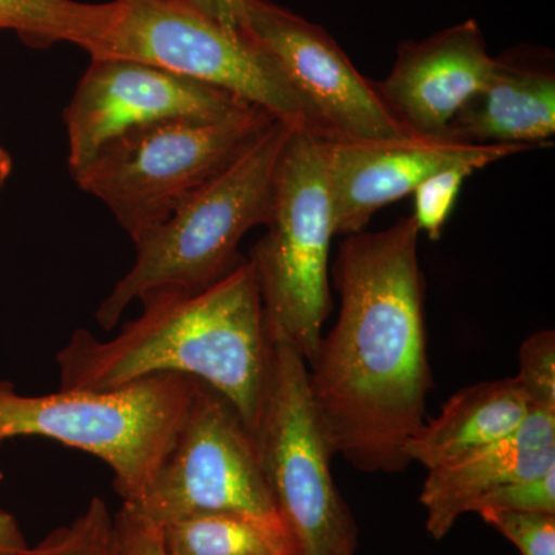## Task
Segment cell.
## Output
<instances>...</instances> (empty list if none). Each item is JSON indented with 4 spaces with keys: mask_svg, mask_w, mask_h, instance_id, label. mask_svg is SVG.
<instances>
[{
    "mask_svg": "<svg viewBox=\"0 0 555 555\" xmlns=\"http://www.w3.org/2000/svg\"><path fill=\"white\" fill-rule=\"evenodd\" d=\"M414 218L346 236L332 266L337 323L308 364L334 454L361 473H403L434 387Z\"/></svg>",
    "mask_w": 555,
    "mask_h": 555,
    "instance_id": "6da1fadb",
    "label": "cell"
},
{
    "mask_svg": "<svg viewBox=\"0 0 555 555\" xmlns=\"http://www.w3.org/2000/svg\"><path fill=\"white\" fill-rule=\"evenodd\" d=\"M141 315L109 339L78 328L56 356L60 389H116L159 374L214 387L255 434L270 374V338L257 278L241 259L210 286L142 295Z\"/></svg>",
    "mask_w": 555,
    "mask_h": 555,
    "instance_id": "7a4b0ae2",
    "label": "cell"
},
{
    "mask_svg": "<svg viewBox=\"0 0 555 555\" xmlns=\"http://www.w3.org/2000/svg\"><path fill=\"white\" fill-rule=\"evenodd\" d=\"M294 130L275 120L163 224L133 241V266L96 310L102 328L112 331L131 302L150 291H198L238 264L241 240L248 230L268 224L278 160Z\"/></svg>",
    "mask_w": 555,
    "mask_h": 555,
    "instance_id": "3957f363",
    "label": "cell"
},
{
    "mask_svg": "<svg viewBox=\"0 0 555 555\" xmlns=\"http://www.w3.org/2000/svg\"><path fill=\"white\" fill-rule=\"evenodd\" d=\"M198 386L188 375L159 374L116 389L25 396L0 379V443L46 437L96 456L122 503L133 505L170 454Z\"/></svg>",
    "mask_w": 555,
    "mask_h": 555,
    "instance_id": "277c9868",
    "label": "cell"
},
{
    "mask_svg": "<svg viewBox=\"0 0 555 555\" xmlns=\"http://www.w3.org/2000/svg\"><path fill=\"white\" fill-rule=\"evenodd\" d=\"M323 141L292 131L278 160L268 233L248 258L269 337L287 339L306 364L334 308L328 254L335 230Z\"/></svg>",
    "mask_w": 555,
    "mask_h": 555,
    "instance_id": "5b68a950",
    "label": "cell"
},
{
    "mask_svg": "<svg viewBox=\"0 0 555 555\" xmlns=\"http://www.w3.org/2000/svg\"><path fill=\"white\" fill-rule=\"evenodd\" d=\"M275 120L250 105L217 120L152 124L109 142L73 178L137 241L163 224Z\"/></svg>",
    "mask_w": 555,
    "mask_h": 555,
    "instance_id": "8992f818",
    "label": "cell"
},
{
    "mask_svg": "<svg viewBox=\"0 0 555 555\" xmlns=\"http://www.w3.org/2000/svg\"><path fill=\"white\" fill-rule=\"evenodd\" d=\"M112 24L91 60L118 57L229 91L292 129L331 141L280 69L241 33L193 0H115Z\"/></svg>",
    "mask_w": 555,
    "mask_h": 555,
    "instance_id": "52a82bcc",
    "label": "cell"
},
{
    "mask_svg": "<svg viewBox=\"0 0 555 555\" xmlns=\"http://www.w3.org/2000/svg\"><path fill=\"white\" fill-rule=\"evenodd\" d=\"M270 338V374L257 438L262 473L295 555H353L357 525L339 494L335 454L310 397L308 364Z\"/></svg>",
    "mask_w": 555,
    "mask_h": 555,
    "instance_id": "ba28073f",
    "label": "cell"
},
{
    "mask_svg": "<svg viewBox=\"0 0 555 555\" xmlns=\"http://www.w3.org/2000/svg\"><path fill=\"white\" fill-rule=\"evenodd\" d=\"M127 506L156 526L206 514L246 518L294 550L262 473L257 438L228 398L203 382L158 476Z\"/></svg>",
    "mask_w": 555,
    "mask_h": 555,
    "instance_id": "9c48e42d",
    "label": "cell"
},
{
    "mask_svg": "<svg viewBox=\"0 0 555 555\" xmlns=\"http://www.w3.org/2000/svg\"><path fill=\"white\" fill-rule=\"evenodd\" d=\"M236 27L272 61L331 141L409 137L326 30L269 0H240Z\"/></svg>",
    "mask_w": 555,
    "mask_h": 555,
    "instance_id": "30bf717a",
    "label": "cell"
},
{
    "mask_svg": "<svg viewBox=\"0 0 555 555\" xmlns=\"http://www.w3.org/2000/svg\"><path fill=\"white\" fill-rule=\"evenodd\" d=\"M250 107L229 91L144 62L102 57L65 108L68 167L83 169L105 145L127 131L173 119L217 120Z\"/></svg>",
    "mask_w": 555,
    "mask_h": 555,
    "instance_id": "8fae6325",
    "label": "cell"
},
{
    "mask_svg": "<svg viewBox=\"0 0 555 555\" xmlns=\"http://www.w3.org/2000/svg\"><path fill=\"white\" fill-rule=\"evenodd\" d=\"M525 150L415 134L378 141H323L335 235L364 232L378 210L412 195L440 171L474 173Z\"/></svg>",
    "mask_w": 555,
    "mask_h": 555,
    "instance_id": "7c38bea8",
    "label": "cell"
},
{
    "mask_svg": "<svg viewBox=\"0 0 555 555\" xmlns=\"http://www.w3.org/2000/svg\"><path fill=\"white\" fill-rule=\"evenodd\" d=\"M492 65L477 22L466 21L420 42H404L389 75L374 86L409 134L444 138Z\"/></svg>",
    "mask_w": 555,
    "mask_h": 555,
    "instance_id": "4fadbf2b",
    "label": "cell"
},
{
    "mask_svg": "<svg viewBox=\"0 0 555 555\" xmlns=\"http://www.w3.org/2000/svg\"><path fill=\"white\" fill-rule=\"evenodd\" d=\"M555 134V69L550 53L511 50L494 57L489 78L449 124L444 138L526 150Z\"/></svg>",
    "mask_w": 555,
    "mask_h": 555,
    "instance_id": "5bb4252c",
    "label": "cell"
},
{
    "mask_svg": "<svg viewBox=\"0 0 555 555\" xmlns=\"http://www.w3.org/2000/svg\"><path fill=\"white\" fill-rule=\"evenodd\" d=\"M555 467V412L531 409L524 425L491 447L427 470L420 502L426 528L443 539L463 514L500 486L526 480Z\"/></svg>",
    "mask_w": 555,
    "mask_h": 555,
    "instance_id": "9a60e30c",
    "label": "cell"
},
{
    "mask_svg": "<svg viewBox=\"0 0 555 555\" xmlns=\"http://www.w3.org/2000/svg\"><path fill=\"white\" fill-rule=\"evenodd\" d=\"M531 409L517 377L465 387L408 441L409 462L427 470L449 465L516 433Z\"/></svg>",
    "mask_w": 555,
    "mask_h": 555,
    "instance_id": "2e32d148",
    "label": "cell"
},
{
    "mask_svg": "<svg viewBox=\"0 0 555 555\" xmlns=\"http://www.w3.org/2000/svg\"><path fill=\"white\" fill-rule=\"evenodd\" d=\"M115 5L75 0H0V30H11L28 46L69 42L94 56L107 35Z\"/></svg>",
    "mask_w": 555,
    "mask_h": 555,
    "instance_id": "e0dca14e",
    "label": "cell"
},
{
    "mask_svg": "<svg viewBox=\"0 0 555 555\" xmlns=\"http://www.w3.org/2000/svg\"><path fill=\"white\" fill-rule=\"evenodd\" d=\"M158 528L166 555H295L261 526L228 514L182 518Z\"/></svg>",
    "mask_w": 555,
    "mask_h": 555,
    "instance_id": "ac0fdd59",
    "label": "cell"
},
{
    "mask_svg": "<svg viewBox=\"0 0 555 555\" xmlns=\"http://www.w3.org/2000/svg\"><path fill=\"white\" fill-rule=\"evenodd\" d=\"M31 555H119L115 516L104 500L94 496L72 524L60 526L31 546Z\"/></svg>",
    "mask_w": 555,
    "mask_h": 555,
    "instance_id": "d6986e66",
    "label": "cell"
},
{
    "mask_svg": "<svg viewBox=\"0 0 555 555\" xmlns=\"http://www.w3.org/2000/svg\"><path fill=\"white\" fill-rule=\"evenodd\" d=\"M470 171L463 169H449L427 178L423 184L415 189L414 218L420 233L425 232L433 241L441 238L444 225L459 198L460 190Z\"/></svg>",
    "mask_w": 555,
    "mask_h": 555,
    "instance_id": "ffe728a7",
    "label": "cell"
},
{
    "mask_svg": "<svg viewBox=\"0 0 555 555\" xmlns=\"http://www.w3.org/2000/svg\"><path fill=\"white\" fill-rule=\"evenodd\" d=\"M517 379L532 409L555 412L554 331L537 332L521 345Z\"/></svg>",
    "mask_w": 555,
    "mask_h": 555,
    "instance_id": "44dd1931",
    "label": "cell"
},
{
    "mask_svg": "<svg viewBox=\"0 0 555 555\" xmlns=\"http://www.w3.org/2000/svg\"><path fill=\"white\" fill-rule=\"evenodd\" d=\"M481 518L518 547L521 555H555L554 514L483 509Z\"/></svg>",
    "mask_w": 555,
    "mask_h": 555,
    "instance_id": "7402d4cb",
    "label": "cell"
},
{
    "mask_svg": "<svg viewBox=\"0 0 555 555\" xmlns=\"http://www.w3.org/2000/svg\"><path fill=\"white\" fill-rule=\"evenodd\" d=\"M483 509L517 511V513L554 514L555 467L540 476L513 481L481 496L470 513Z\"/></svg>",
    "mask_w": 555,
    "mask_h": 555,
    "instance_id": "603a6c76",
    "label": "cell"
},
{
    "mask_svg": "<svg viewBox=\"0 0 555 555\" xmlns=\"http://www.w3.org/2000/svg\"><path fill=\"white\" fill-rule=\"evenodd\" d=\"M119 555H166L158 526L122 505L115 514Z\"/></svg>",
    "mask_w": 555,
    "mask_h": 555,
    "instance_id": "cb8c5ba5",
    "label": "cell"
},
{
    "mask_svg": "<svg viewBox=\"0 0 555 555\" xmlns=\"http://www.w3.org/2000/svg\"><path fill=\"white\" fill-rule=\"evenodd\" d=\"M0 555H31L20 524L5 509H0Z\"/></svg>",
    "mask_w": 555,
    "mask_h": 555,
    "instance_id": "d4e9b609",
    "label": "cell"
},
{
    "mask_svg": "<svg viewBox=\"0 0 555 555\" xmlns=\"http://www.w3.org/2000/svg\"><path fill=\"white\" fill-rule=\"evenodd\" d=\"M198 5L211 14L222 27L238 33L236 13H238L240 0H198Z\"/></svg>",
    "mask_w": 555,
    "mask_h": 555,
    "instance_id": "484cf974",
    "label": "cell"
},
{
    "mask_svg": "<svg viewBox=\"0 0 555 555\" xmlns=\"http://www.w3.org/2000/svg\"><path fill=\"white\" fill-rule=\"evenodd\" d=\"M11 170H13V159L5 147L0 144V189L5 185L7 179L10 178Z\"/></svg>",
    "mask_w": 555,
    "mask_h": 555,
    "instance_id": "4316f807",
    "label": "cell"
},
{
    "mask_svg": "<svg viewBox=\"0 0 555 555\" xmlns=\"http://www.w3.org/2000/svg\"><path fill=\"white\" fill-rule=\"evenodd\" d=\"M2 478H3V473H2V470H0V480H2Z\"/></svg>",
    "mask_w": 555,
    "mask_h": 555,
    "instance_id": "83f0119b",
    "label": "cell"
},
{
    "mask_svg": "<svg viewBox=\"0 0 555 555\" xmlns=\"http://www.w3.org/2000/svg\"><path fill=\"white\" fill-rule=\"evenodd\" d=\"M193 2H196V3H198V0H193Z\"/></svg>",
    "mask_w": 555,
    "mask_h": 555,
    "instance_id": "f1b7e54d",
    "label": "cell"
}]
</instances>
